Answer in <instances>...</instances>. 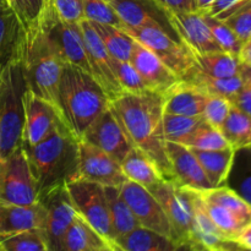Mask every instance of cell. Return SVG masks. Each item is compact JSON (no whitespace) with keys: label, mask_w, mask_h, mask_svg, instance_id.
Wrapping results in <instances>:
<instances>
[{"label":"cell","mask_w":251,"mask_h":251,"mask_svg":"<svg viewBox=\"0 0 251 251\" xmlns=\"http://www.w3.org/2000/svg\"><path fill=\"white\" fill-rule=\"evenodd\" d=\"M120 166L127 180L134 181L147 190H151L164 180L163 174L157 168L156 164L144 152L135 147L120 162Z\"/></svg>","instance_id":"cell-27"},{"label":"cell","mask_w":251,"mask_h":251,"mask_svg":"<svg viewBox=\"0 0 251 251\" xmlns=\"http://www.w3.org/2000/svg\"><path fill=\"white\" fill-rule=\"evenodd\" d=\"M47 213L41 202L14 205L0 202V234L27 229H44Z\"/></svg>","instance_id":"cell-24"},{"label":"cell","mask_w":251,"mask_h":251,"mask_svg":"<svg viewBox=\"0 0 251 251\" xmlns=\"http://www.w3.org/2000/svg\"><path fill=\"white\" fill-rule=\"evenodd\" d=\"M230 107H232V103L227 98L222 96L208 95L201 115L205 122L221 130L226 118L228 117Z\"/></svg>","instance_id":"cell-40"},{"label":"cell","mask_w":251,"mask_h":251,"mask_svg":"<svg viewBox=\"0 0 251 251\" xmlns=\"http://www.w3.org/2000/svg\"><path fill=\"white\" fill-rule=\"evenodd\" d=\"M195 68L203 74L215 77H232L239 75L240 63L237 55L225 50L206 54H194Z\"/></svg>","instance_id":"cell-31"},{"label":"cell","mask_w":251,"mask_h":251,"mask_svg":"<svg viewBox=\"0 0 251 251\" xmlns=\"http://www.w3.org/2000/svg\"><path fill=\"white\" fill-rule=\"evenodd\" d=\"M58 19L59 17L55 10V0H43L42 11L38 19V25H37V29L34 32L46 31L49 27L53 26Z\"/></svg>","instance_id":"cell-45"},{"label":"cell","mask_w":251,"mask_h":251,"mask_svg":"<svg viewBox=\"0 0 251 251\" xmlns=\"http://www.w3.org/2000/svg\"><path fill=\"white\" fill-rule=\"evenodd\" d=\"M81 140L95 145L119 163L134 149L110 104L88 126Z\"/></svg>","instance_id":"cell-15"},{"label":"cell","mask_w":251,"mask_h":251,"mask_svg":"<svg viewBox=\"0 0 251 251\" xmlns=\"http://www.w3.org/2000/svg\"><path fill=\"white\" fill-rule=\"evenodd\" d=\"M203 122L202 115L163 114V131L166 141L188 146L194 132Z\"/></svg>","instance_id":"cell-35"},{"label":"cell","mask_w":251,"mask_h":251,"mask_svg":"<svg viewBox=\"0 0 251 251\" xmlns=\"http://www.w3.org/2000/svg\"><path fill=\"white\" fill-rule=\"evenodd\" d=\"M156 5L166 11L190 12L196 10L195 0H152Z\"/></svg>","instance_id":"cell-46"},{"label":"cell","mask_w":251,"mask_h":251,"mask_svg":"<svg viewBox=\"0 0 251 251\" xmlns=\"http://www.w3.org/2000/svg\"><path fill=\"white\" fill-rule=\"evenodd\" d=\"M110 104L100 83L77 66L65 64L59 83V112L63 124L77 140Z\"/></svg>","instance_id":"cell-3"},{"label":"cell","mask_w":251,"mask_h":251,"mask_svg":"<svg viewBox=\"0 0 251 251\" xmlns=\"http://www.w3.org/2000/svg\"><path fill=\"white\" fill-rule=\"evenodd\" d=\"M103 186H119L126 181L122 166L95 145L78 140V178Z\"/></svg>","instance_id":"cell-13"},{"label":"cell","mask_w":251,"mask_h":251,"mask_svg":"<svg viewBox=\"0 0 251 251\" xmlns=\"http://www.w3.org/2000/svg\"><path fill=\"white\" fill-rule=\"evenodd\" d=\"M91 25L96 29L102 43L104 44L113 58L118 60L129 61L134 39L124 29L118 28L112 25L98 24V22H91Z\"/></svg>","instance_id":"cell-33"},{"label":"cell","mask_w":251,"mask_h":251,"mask_svg":"<svg viewBox=\"0 0 251 251\" xmlns=\"http://www.w3.org/2000/svg\"><path fill=\"white\" fill-rule=\"evenodd\" d=\"M29 2V10H31V28L27 36L33 33L37 29V25H38L39 15L42 11V5H43V0H28Z\"/></svg>","instance_id":"cell-50"},{"label":"cell","mask_w":251,"mask_h":251,"mask_svg":"<svg viewBox=\"0 0 251 251\" xmlns=\"http://www.w3.org/2000/svg\"><path fill=\"white\" fill-rule=\"evenodd\" d=\"M109 4L114 7L125 26L154 27L168 32L172 36L176 34L164 10L152 0H110Z\"/></svg>","instance_id":"cell-22"},{"label":"cell","mask_w":251,"mask_h":251,"mask_svg":"<svg viewBox=\"0 0 251 251\" xmlns=\"http://www.w3.org/2000/svg\"><path fill=\"white\" fill-rule=\"evenodd\" d=\"M27 29L10 6L0 10V73L22 63L27 49Z\"/></svg>","instance_id":"cell-20"},{"label":"cell","mask_w":251,"mask_h":251,"mask_svg":"<svg viewBox=\"0 0 251 251\" xmlns=\"http://www.w3.org/2000/svg\"><path fill=\"white\" fill-rule=\"evenodd\" d=\"M243 42L251 37V0L223 20Z\"/></svg>","instance_id":"cell-42"},{"label":"cell","mask_w":251,"mask_h":251,"mask_svg":"<svg viewBox=\"0 0 251 251\" xmlns=\"http://www.w3.org/2000/svg\"><path fill=\"white\" fill-rule=\"evenodd\" d=\"M248 1L250 0H215L210 9L203 14H208L220 20H226Z\"/></svg>","instance_id":"cell-44"},{"label":"cell","mask_w":251,"mask_h":251,"mask_svg":"<svg viewBox=\"0 0 251 251\" xmlns=\"http://www.w3.org/2000/svg\"><path fill=\"white\" fill-rule=\"evenodd\" d=\"M9 6V2H7V0H0V10L1 9H5V7Z\"/></svg>","instance_id":"cell-54"},{"label":"cell","mask_w":251,"mask_h":251,"mask_svg":"<svg viewBox=\"0 0 251 251\" xmlns=\"http://www.w3.org/2000/svg\"><path fill=\"white\" fill-rule=\"evenodd\" d=\"M0 251H49L44 229H27L0 234Z\"/></svg>","instance_id":"cell-34"},{"label":"cell","mask_w":251,"mask_h":251,"mask_svg":"<svg viewBox=\"0 0 251 251\" xmlns=\"http://www.w3.org/2000/svg\"><path fill=\"white\" fill-rule=\"evenodd\" d=\"M150 191L159 201L168 217L174 242L180 249L194 250L193 207L185 189L164 179Z\"/></svg>","instance_id":"cell-8"},{"label":"cell","mask_w":251,"mask_h":251,"mask_svg":"<svg viewBox=\"0 0 251 251\" xmlns=\"http://www.w3.org/2000/svg\"><path fill=\"white\" fill-rule=\"evenodd\" d=\"M232 104L247 114L251 115V88L243 85L239 92L232 100Z\"/></svg>","instance_id":"cell-48"},{"label":"cell","mask_w":251,"mask_h":251,"mask_svg":"<svg viewBox=\"0 0 251 251\" xmlns=\"http://www.w3.org/2000/svg\"><path fill=\"white\" fill-rule=\"evenodd\" d=\"M189 149L198 158L212 188L226 185L229 179L237 151L232 146L221 150H210V151L191 149V147Z\"/></svg>","instance_id":"cell-26"},{"label":"cell","mask_w":251,"mask_h":251,"mask_svg":"<svg viewBox=\"0 0 251 251\" xmlns=\"http://www.w3.org/2000/svg\"><path fill=\"white\" fill-rule=\"evenodd\" d=\"M221 131L235 151L249 149L251 147V115L232 104Z\"/></svg>","instance_id":"cell-32"},{"label":"cell","mask_w":251,"mask_h":251,"mask_svg":"<svg viewBox=\"0 0 251 251\" xmlns=\"http://www.w3.org/2000/svg\"><path fill=\"white\" fill-rule=\"evenodd\" d=\"M120 193L139 221L140 226L174 240L168 217L151 191L134 181L126 180L120 185Z\"/></svg>","instance_id":"cell-11"},{"label":"cell","mask_w":251,"mask_h":251,"mask_svg":"<svg viewBox=\"0 0 251 251\" xmlns=\"http://www.w3.org/2000/svg\"><path fill=\"white\" fill-rule=\"evenodd\" d=\"M184 189L188 193L193 207L194 249L212 251L239 249V247L233 240L228 239L212 222L203 205L200 191L191 188Z\"/></svg>","instance_id":"cell-17"},{"label":"cell","mask_w":251,"mask_h":251,"mask_svg":"<svg viewBox=\"0 0 251 251\" xmlns=\"http://www.w3.org/2000/svg\"><path fill=\"white\" fill-rule=\"evenodd\" d=\"M125 32L156 54L173 73L183 77L195 66L193 51L171 33L154 27H123Z\"/></svg>","instance_id":"cell-7"},{"label":"cell","mask_w":251,"mask_h":251,"mask_svg":"<svg viewBox=\"0 0 251 251\" xmlns=\"http://www.w3.org/2000/svg\"><path fill=\"white\" fill-rule=\"evenodd\" d=\"M55 10L61 21L80 24L85 19L83 0H55Z\"/></svg>","instance_id":"cell-43"},{"label":"cell","mask_w":251,"mask_h":251,"mask_svg":"<svg viewBox=\"0 0 251 251\" xmlns=\"http://www.w3.org/2000/svg\"><path fill=\"white\" fill-rule=\"evenodd\" d=\"M0 202L33 205L38 202L36 181L22 146L0 157Z\"/></svg>","instance_id":"cell-6"},{"label":"cell","mask_w":251,"mask_h":251,"mask_svg":"<svg viewBox=\"0 0 251 251\" xmlns=\"http://www.w3.org/2000/svg\"><path fill=\"white\" fill-rule=\"evenodd\" d=\"M7 2L9 6L16 12L28 33L31 28V10H29L28 0H7Z\"/></svg>","instance_id":"cell-47"},{"label":"cell","mask_w":251,"mask_h":251,"mask_svg":"<svg viewBox=\"0 0 251 251\" xmlns=\"http://www.w3.org/2000/svg\"><path fill=\"white\" fill-rule=\"evenodd\" d=\"M114 71L117 80L124 92L127 93H144L151 91L147 87L146 82L142 80L136 69L131 65L130 61H123L114 59Z\"/></svg>","instance_id":"cell-39"},{"label":"cell","mask_w":251,"mask_h":251,"mask_svg":"<svg viewBox=\"0 0 251 251\" xmlns=\"http://www.w3.org/2000/svg\"><path fill=\"white\" fill-rule=\"evenodd\" d=\"M129 61L151 91L163 95L180 77L171 70L156 54L134 39Z\"/></svg>","instance_id":"cell-18"},{"label":"cell","mask_w":251,"mask_h":251,"mask_svg":"<svg viewBox=\"0 0 251 251\" xmlns=\"http://www.w3.org/2000/svg\"><path fill=\"white\" fill-rule=\"evenodd\" d=\"M83 14L85 19L91 22L112 25L122 29L125 26L114 7L107 0H83Z\"/></svg>","instance_id":"cell-38"},{"label":"cell","mask_w":251,"mask_h":251,"mask_svg":"<svg viewBox=\"0 0 251 251\" xmlns=\"http://www.w3.org/2000/svg\"><path fill=\"white\" fill-rule=\"evenodd\" d=\"M202 15L220 48L222 50L233 54V55H239V51L244 42L235 34V32L223 20L211 16L208 14H203V12Z\"/></svg>","instance_id":"cell-36"},{"label":"cell","mask_w":251,"mask_h":251,"mask_svg":"<svg viewBox=\"0 0 251 251\" xmlns=\"http://www.w3.org/2000/svg\"><path fill=\"white\" fill-rule=\"evenodd\" d=\"M207 93L194 83L179 80L162 95L164 114L201 115Z\"/></svg>","instance_id":"cell-23"},{"label":"cell","mask_w":251,"mask_h":251,"mask_svg":"<svg viewBox=\"0 0 251 251\" xmlns=\"http://www.w3.org/2000/svg\"><path fill=\"white\" fill-rule=\"evenodd\" d=\"M215 0H195L196 2V10L199 12H206L210 9L211 5L213 4Z\"/></svg>","instance_id":"cell-53"},{"label":"cell","mask_w":251,"mask_h":251,"mask_svg":"<svg viewBox=\"0 0 251 251\" xmlns=\"http://www.w3.org/2000/svg\"><path fill=\"white\" fill-rule=\"evenodd\" d=\"M110 107L135 149L144 152L163 174L173 181L163 131V97L154 91L124 92L110 100Z\"/></svg>","instance_id":"cell-1"},{"label":"cell","mask_w":251,"mask_h":251,"mask_svg":"<svg viewBox=\"0 0 251 251\" xmlns=\"http://www.w3.org/2000/svg\"><path fill=\"white\" fill-rule=\"evenodd\" d=\"M46 32L55 44L64 63L77 66L92 75L80 24H70L58 19Z\"/></svg>","instance_id":"cell-21"},{"label":"cell","mask_w":251,"mask_h":251,"mask_svg":"<svg viewBox=\"0 0 251 251\" xmlns=\"http://www.w3.org/2000/svg\"><path fill=\"white\" fill-rule=\"evenodd\" d=\"M47 213L46 235L49 251H61L64 234L77 215L66 185L58 186L38 199Z\"/></svg>","instance_id":"cell-14"},{"label":"cell","mask_w":251,"mask_h":251,"mask_svg":"<svg viewBox=\"0 0 251 251\" xmlns=\"http://www.w3.org/2000/svg\"><path fill=\"white\" fill-rule=\"evenodd\" d=\"M234 243L239 247V249L251 250V222L238 233L234 238Z\"/></svg>","instance_id":"cell-49"},{"label":"cell","mask_w":251,"mask_h":251,"mask_svg":"<svg viewBox=\"0 0 251 251\" xmlns=\"http://www.w3.org/2000/svg\"><path fill=\"white\" fill-rule=\"evenodd\" d=\"M181 80L194 83L201 90L205 91L207 95L222 96V97L229 100L230 103L235 95L239 92L240 88L243 87V81L239 75L232 76V77H215V76L201 73L195 66L189 73H186L181 77Z\"/></svg>","instance_id":"cell-30"},{"label":"cell","mask_w":251,"mask_h":251,"mask_svg":"<svg viewBox=\"0 0 251 251\" xmlns=\"http://www.w3.org/2000/svg\"><path fill=\"white\" fill-rule=\"evenodd\" d=\"M36 181L38 199L48 191L77 180L78 140L59 126L34 146H22Z\"/></svg>","instance_id":"cell-2"},{"label":"cell","mask_w":251,"mask_h":251,"mask_svg":"<svg viewBox=\"0 0 251 251\" xmlns=\"http://www.w3.org/2000/svg\"><path fill=\"white\" fill-rule=\"evenodd\" d=\"M239 76L242 77L243 85L251 88V68L250 66H247V65H244V64H242V65H240Z\"/></svg>","instance_id":"cell-52"},{"label":"cell","mask_w":251,"mask_h":251,"mask_svg":"<svg viewBox=\"0 0 251 251\" xmlns=\"http://www.w3.org/2000/svg\"><path fill=\"white\" fill-rule=\"evenodd\" d=\"M229 146L230 145L228 144L226 137L223 136L222 131L217 127L210 125L203 119V122L195 130L193 137L190 139L186 147L210 151V150H221Z\"/></svg>","instance_id":"cell-37"},{"label":"cell","mask_w":251,"mask_h":251,"mask_svg":"<svg viewBox=\"0 0 251 251\" xmlns=\"http://www.w3.org/2000/svg\"><path fill=\"white\" fill-rule=\"evenodd\" d=\"M80 27L83 42H85L86 51H87L88 63L91 66V74H92L93 78L100 83L108 98L110 100H115L120 95H123L124 91L122 90L117 80V76H115L114 64H113L114 58L107 50L98 33L88 20L83 19L80 22Z\"/></svg>","instance_id":"cell-12"},{"label":"cell","mask_w":251,"mask_h":251,"mask_svg":"<svg viewBox=\"0 0 251 251\" xmlns=\"http://www.w3.org/2000/svg\"><path fill=\"white\" fill-rule=\"evenodd\" d=\"M64 65L55 44L46 31H37L27 37V49L22 61L27 88L51 103L58 112L59 83Z\"/></svg>","instance_id":"cell-4"},{"label":"cell","mask_w":251,"mask_h":251,"mask_svg":"<svg viewBox=\"0 0 251 251\" xmlns=\"http://www.w3.org/2000/svg\"><path fill=\"white\" fill-rule=\"evenodd\" d=\"M238 58H239L240 63L251 68V37H249V38L243 43Z\"/></svg>","instance_id":"cell-51"},{"label":"cell","mask_w":251,"mask_h":251,"mask_svg":"<svg viewBox=\"0 0 251 251\" xmlns=\"http://www.w3.org/2000/svg\"><path fill=\"white\" fill-rule=\"evenodd\" d=\"M24 126L22 146H34L43 141L59 126H63L58 109L48 100L26 87L22 97ZM65 126V125H64Z\"/></svg>","instance_id":"cell-10"},{"label":"cell","mask_w":251,"mask_h":251,"mask_svg":"<svg viewBox=\"0 0 251 251\" xmlns=\"http://www.w3.org/2000/svg\"><path fill=\"white\" fill-rule=\"evenodd\" d=\"M26 87L22 63L0 73V157L9 156L22 146V97Z\"/></svg>","instance_id":"cell-5"},{"label":"cell","mask_w":251,"mask_h":251,"mask_svg":"<svg viewBox=\"0 0 251 251\" xmlns=\"http://www.w3.org/2000/svg\"><path fill=\"white\" fill-rule=\"evenodd\" d=\"M166 151L171 163L173 183L180 188L198 190L212 188L198 158L189 147L176 142L166 141Z\"/></svg>","instance_id":"cell-19"},{"label":"cell","mask_w":251,"mask_h":251,"mask_svg":"<svg viewBox=\"0 0 251 251\" xmlns=\"http://www.w3.org/2000/svg\"><path fill=\"white\" fill-rule=\"evenodd\" d=\"M117 251H176L180 248L166 235L139 226L115 242Z\"/></svg>","instance_id":"cell-28"},{"label":"cell","mask_w":251,"mask_h":251,"mask_svg":"<svg viewBox=\"0 0 251 251\" xmlns=\"http://www.w3.org/2000/svg\"><path fill=\"white\" fill-rule=\"evenodd\" d=\"M107 1H110V0H107Z\"/></svg>","instance_id":"cell-55"},{"label":"cell","mask_w":251,"mask_h":251,"mask_svg":"<svg viewBox=\"0 0 251 251\" xmlns=\"http://www.w3.org/2000/svg\"><path fill=\"white\" fill-rule=\"evenodd\" d=\"M235 156L242 159L238 174L237 188H233L240 196L251 203V147L238 150Z\"/></svg>","instance_id":"cell-41"},{"label":"cell","mask_w":251,"mask_h":251,"mask_svg":"<svg viewBox=\"0 0 251 251\" xmlns=\"http://www.w3.org/2000/svg\"><path fill=\"white\" fill-rule=\"evenodd\" d=\"M61 251H114L112 245L80 215L75 216L73 223L61 240Z\"/></svg>","instance_id":"cell-25"},{"label":"cell","mask_w":251,"mask_h":251,"mask_svg":"<svg viewBox=\"0 0 251 251\" xmlns=\"http://www.w3.org/2000/svg\"><path fill=\"white\" fill-rule=\"evenodd\" d=\"M104 193L109 206L110 221L117 242L118 239L139 227L140 223L123 198L119 186H104Z\"/></svg>","instance_id":"cell-29"},{"label":"cell","mask_w":251,"mask_h":251,"mask_svg":"<svg viewBox=\"0 0 251 251\" xmlns=\"http://www.w3.org/2000/svg\"><path fill=\"white\" fill-rule=\"evenodd\" d=\"M167 20L179 41L194 54H206L222 50L213 38L202 12L166 11Z\"/></svg>","instance_id":"cell-16"},{"label":"cell","mask_w":251,"mask_h":251,"mask_svg":"<svg viewBox=\"0 0 251 251\" xmlns=\"http://www.w3.org/2000/svg\"><path fill=\"white\" fill-rule=\"evenodd\" d=\"M66 188L76 211L117 251L104 186L93 181L74 180L66 184Z\"/></svg>","instance_id":"cell-9"}]
</instances>
